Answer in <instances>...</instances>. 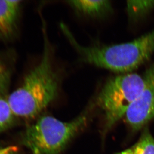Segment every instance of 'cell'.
<instances>
[{"label": "cell", "instance_id": "obj_7", "mask_svg": "<svg viewBox=\"0 0 154 154\" xmlns=\"http://www.w3.org/2000/svg\"><path fill=\"white\" fill-rule=\"evenodd\" d=\"M68 3L76 12L86 16L100 19L113 13L111 2L108 0H74Z\"/></svg>", "mask_w": 154, "mask_h": 154}, {"label": "cell", "instance_id": "obj_2", "mask_svg": "<svg viewBox=\"0 0 154 154\" xmlns=\"http://www.w3.org/2000/svg\"><path fill=\"white\" fill-rule=\"evenodd\" d=\"M41 61L25 77L22 85L8 97L14 114L21 118L38 115L57 97L59 80L52 64L48 41Z\"/></svg>", "mask_w": 154, "mask_h": 154}, {"label": "cell", "instance_id": "obj_10", "mask_svg": "<svg viewBox=\"0 0 154 154\" xmlns=\"http://www.w3.org/2000/svg\"><path fill=\"white\" fill-rule=\"evenodd\" d=\"M132 148L133 154H154V138L147 127Z\"/></svg>", "mask_w": 154, "mask_h": 154}, {"label": "cell", "instance_id": "obj_9", "mask_svg": "<svg viewBox=\"0 0 154 154\" xmlns=\"http://www.w3.org/2000/svg\"><path fill=\"white\" fill-rule=\"evenodd\" d=\"M16 117L9 104L8 96L0 94V133L12 126Z\"/></svg>", "mask_w": 154, "mask_h": 154}, {"label": "cell", "instance_id": "obj_5", "mask_svg": "<svg viewBox=\"0 0 154 154\" xmlns=\"http://www.w3.org/2000/svg\"><path fill=\"white\" fill-rule=\"evenodd\" d=\"M143 87L137 100L125 114V120L133 131L137 132L154 119V63L142 76Z\"/></svg>", "mask_w": 154, "mask_h": 154}, {"label": "cell", "instance_id": "obj_4", "mask_svg": "<svg viewBox=\"0 0 154 154\" xmlns=\"http://www.w3.org/2000/svg\"><path fill=\"white\" fill-rule=\"evenodd\" d=\"M143 87L142 76L136 73L116 76L106 82L96 99V104L103 112V132H107L125 116L141 94Z\"/></svg>", "mask_w": 154, "mask_h": 154}, {"label": "cell", "instance_id": "obj_8", "mask_svg": "<svg viewBox=\"0 0 154 154\" xmlns=\"http://www.w3.org/2000/svg\"><path fill=\"white\" fill-rule=\"evenodd\" d=\"M154 9V1H128L126 12L129 20L138 22L147 16Z\"/></svg>", "mask_w": 154, "mask_h": 154}, {"label": "cell", "instance_id": "obj_11", "mask_svg": "<svg viewBox=\"0 0 154 154\" xmlns=\"http://www.w3.org/2000/svg\"><path fill=\"white\" fill-rule=\"evenodd\" d=\"M11 73L8 67L0 60V94H5L10 82Z\"/></svg>", "mask_w": 154, "mask_h": 154}, {"label": "cell", "instance_id": "obj_1", "mask_svg": "<svg viewBox=\"0 0 154 154\" xmlns=\"http://www.w3.org/2000/svg\"><path fill=\"white\" fill-rule=\"evenodd\" d=\"M61 28L83 62L115 72L133 71L150 59L154 52V30L130 42L112 45H80L67 26Z\"/></svg>", "mask_w": 154, "mask_h": 154}, {"label": "cell", "instance_id": "obj_6", "mask_svg": "<svg viewBox=\"0 0 154 154\" xmlns=\"http://www.w3.org/2000/svg\"><path fill=\"white\" fill-rule=\"evenodd\" d=\"M20 1L0 0V38H8L17 29Z\"/></svg>", "mask_w": 154, "mask_h": 154}, {"label": "cell", "instance_id": "obj_13", "mask_svg": "<svg viewBox=\"0 0 154 154\" xmlns=\"http://www.w3.org/2000/svg\"><path fill=\"white\" fill-rule=\"evenodd\" d=\"M117 154H133V148H132L128 149L125 151H123Z\"/></svg>", "mask_w": 154, "mask_h": 154}, {"label": "cell", "instance_id": "obj_12", "mask_svg": "<svg viewBox=\"0 0 154 154\" xmlns=\"http://www.w3.org/2000/svg\"><path fill=\"white\" fill-rule=\"evenodd\" d=\"M19 149L15 146L1 148L0 147V154H19Z\"/></svg>", "mask_w": 154, "mask_h": 154}, {"label": "cell", "instance_id": "obj_3", "mask_svg": "<svg viewBox=\"0 0 154 154\" xmlns=\"http://www.w3.org/2000/svg\"><path fill=\"white\" fill-rule=\"evenodd\" d=\"M85 114L69 122L54 117H41L26 128L22 143L32 154H60L87 122Z\"/></svg>", "mask_w": 154, "mask_h": 154}]
</instances>
